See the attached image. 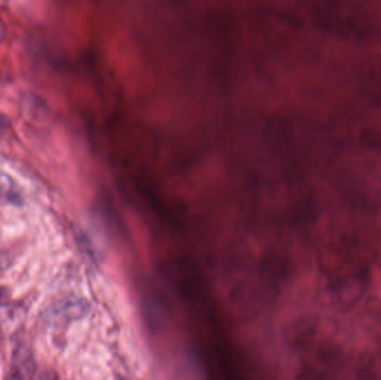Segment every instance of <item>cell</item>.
<instances>
[{"mask_svg":"<svg viewBox=\"0 0 381 380\" xmlns=\"http://www.w3.org/2000/svg\"><path fill=\"white\" fill-rule=\"evenodd\" d=\"M6 36V26L3 25V22L0 20V42L5 38Z\"/></svg>","mask_w":381,"mask_h":380,"instance_id":"obj_5","label":"cell"},{"mask_svg":"<svg viewBox=\"0 0 381 380\" xmlns=\"http://www.w3.org/2000/svg\"><path fill=\"white\" fill-rule=\"evenodd\" d=\"M40 380H59L57 378L54 376V374H46V375H44V377L42 378Z\"/></svg>","mask_w":381,"mask_h":380,"instance_id":"obj_7","label":"cell"},{"mask_svg":"<svg viewBox=\"0 0 381 380\" xmlns=\"http://www.w3.org/2000/svg\"><path fill=\"white\" fill-rule=\"evenodd\" d=\"M11 260L9 258L8 253H0V271L7 269V266L10 264Z\"/></svg>","mask_w":381,"mask_h":380,"instance_id":"obj_2","label":"cell"},{"mask_svg":"<svg viewBox=\"0 0 381 380\" xmlns=\"http://www.w3.org/2000/svg\"><path fill=\"white\" fill-rule=\"evenodd\" d=\"M9 126H10V122H9L8 119L0 112V130L9 128Z\"/></svg>","mask_w":381,"mask_h":380,"instance_id":"obj_4","label":"cell"},{"mask_svg":"<svg viewBox=\"0 0 381 380\" xmlns=\"http://www.w3.org/2000/svg\"><path fill=\"white\" fill-rule=\"evenodd\" d=\"M7 297V290L3 287L0 286V301Z\"/></svg>","mask_w":381,"mask_h":380,"instance_id":"obj_6","label":"cell"},{"mask_svg":"<svg viewBox=\"0 0 381 380\" xmlns=\"http://www.w3.org/2000/svg\"><path fill=\"white\" fill-rule=\"evenodd\" d=\"M5 380H26L25 378H24V376L20 374V372H17V370H13L10 372V374H9L8 377L6 378Z\"/></svg>","mask_w":381,"mask_h":380,"instance_id":"obj_3","label":"cell"},{"mask_svg":"<svg viewBox=\"0 0 381 380\" xmlns=\"http://www.w3.org/2000/svg\"><path fill=\"white\" fill-rule=\"evenodd\" d=\"M0 201L14 206L22 204V193L16 182L3 173H0Z\"/></svg>","mask_w":381,"mask_h":380,"instance_id":"obj_1","label":"cell"}]
</instances>
